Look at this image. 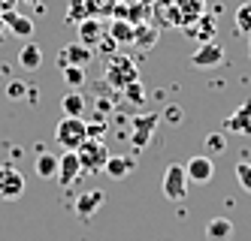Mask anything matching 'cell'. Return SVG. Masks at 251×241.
<instances>
[{
    "mask_svg": "<svg viewBox=\"0 0 251 241\" xmlns=\"http://www.w3.org/2000/svg\"><path fill=\"white\" fill-rule=\"evenodd\" d=\"M27 85L25 82H19V79H12V82H6V100H27Z\"/></svg>",
    "mask_w": 251,
    "mask_h": 241,
    "instance_id": "7402d4cb",
    "label": "cell"
},
{
    "mask_svg": "<svg viewBox=\"0 0 251 241\" xmlns=\"http://www.w3.org/2000/svg\"><path fill=\"white\" fill-rule=\"evenodd\" d=\"M112 36L118 43H127V40H133V27H127V24H112Z\"/></svg>",
    "mask_w": 251,
    "mask_h": 241,
    "instance_id": "d4e9b609",
    "label": "cell"
},
{
    "mask_svg": "<svg viewBox=\"0 0 251 241\" xmlns=\"http://www.w3.org/2000/svg\"><path fill=\"white\" fill-rule=\"evenodd\" d=\"M133 160L130 157H124V154H109V160H106V166H103V172L109 175V178H115V181H121V178H127L130 172H133Z\"/></svg>",
    "mask_w": 251,
    "mask_h": 241,
    "instance_id": "7c38bea8",
    "label": "cell"
},
{
    "mask_svg": "<svg viewBox=\"0 0 251 241\" xmlns=\"http://www.w3.org/2000/svg\"><path fill=\"white\" fill-rule=\"evenodd\" d=\"M82 175V163H79V154L76 151H64L58 157V181L64 184V187H70L76 178Z\"/></svg>",
    "mask_w": 251,
    "mask_h": 241,
    "instance_id": "30bf717a",
    "label": "cell"
},
{
    "mask_svg": "<svg viewBox=\"0 0 251 241\" xmlns=\"http://www.w3.org/2000/svg\"><path fill=\"white\" fill-rule=\"evenodd\" d=\"M6 24H9V33L25 36V40L33 33V22H30V18H25V15H6Z\"/></svg>",
    "mask_w": 251,
    "mask_h": 241,
    "instance_id": "d6986e66",
    "label": "cell"
},
{
    "mask_svg": "<svg viewBox=\"0 0 251 241\" xmlns=\"http://www.w3.org/2000/svg\"><path fill=\"white\" fill-rule=\"evenodd\" d=\"M248 58H251V36H248Z\"/></svg>",
    "mask_w": 251,
    "mask_h": 241,
    "instance_id": "f1b7e54d",
    "label": "cell"
},
{
    "mask_svg": "<svg viewBox=\"0 0 251 241\" xmlns=\"http://www.w3.org/2000/svg\"><path fill=\"white\" fill-rule=\"evenodd\" d=\"M139 76H136V66L127 61V58H112V64H109V82L115 85V88H127L130 82H136Z\"/></svg>",
    "mask_w": 251,
    "mask_h": 241,
    "instance_id": "8fae6325",
    "label": "cell"
},
{
    "mask_svg": "<svg viewBox=\"0 0 251 241\" xmlns=\"http://www.w3.org/2000/svg\"><path fill=\"white\" fill-rule=\"evenodd\" d=\"M233 22H236V30H239L242 36H251V0H248V3H242V6L236 9Z\"/></svg>",
    "mask_w": 251,
    "mask_h": 241,
    "instance_id": "ffe728a7",
    "label": "cell"
},
{
    "mask_svg": "<svg viewBox=\"0 0 251 241\" xmlns=\"http://www.w3.org/2000/svg\"><path fill=\"white\" fill-rule=\"evenodd\" d=\"M188 172H185V163H170L167 172H164V181H160V190L170 202H182L188 196Z\"/></svg>",
    "mask_w": 251,
    "mask_h": 241,
    "instance_id": "3957f363",
    "label": "cell"
},
{
    "mask_svg": "<svg viewBox=\"0 0 251 241\" xmlns=\"http://www.w3.org/2000/svg\"><path fill=\"white\" fill-rule=\"evenodd\" d=\"M124 94H127V100H133V103H146V88H142V82L136 79V82H130L127 88H124Z\"/></svg>",
    "mask_w": 251,
    "mask_h": 241,
    "instance_id": "cb8c5ba5",
    "label": "cell"
},
{
    "mask_svg": "<svg viewBox=\"0 0 251 241\" xmlns=\"http://www.w3.org/2000/svg\"><path fill=\"white\" fill-rule=\"evenodd\" d=\"M157 115H146V118H136L133 121V145L136 148H146V142H149V133L157 127Z\"/></svg>",
    "mask_w": 251,
    "mask_h": 241,
    "instance_id": "9a60e30c",
    "label": "cell"
},
{
    "mask_svg": "<svg viewBox=\"0 0 251 241\" xmlns=\"http://www.w3.org/2000/svg\"><path fill=\"white\" fill-rule=\"evenodd\" d=\"M164 118H167L170 124H182V118H185V112H182V109H178V106H170V109H167V112H164Z\"/></svg>",
    "mask_w": 251,
    "mask_h": 241,
    "instance_id": "4316f807",
    "label": "cell"
},
{
    "mask_svg": "<svg viewBox=\"0 0 251 241\" xmlns=\"http://www.w3.org/2000/svg\"><path fill=\"white\" fill-rule=\"evenodd\" d=\"M206 145H209V151H215V154H221L224 148H227L221 133H209V136H206Z\"/></svg>",
    "mask_w": 251,
    "mask_h": 241,
    "instance_id": "484cf974",
    "label": "cell"
},
{
    "mask_svg": "<svg viewBox=\"0 0 251 241\" xmlns=\"http://www.w3.org/2000/svg\"><path fill=\"white\" fill-rule=\"evenodd\" d=\"M15 3V0H0V6H12Z\"/></svg>",
    "mask_w": 251,
    "mask_h": 241,
    "instance_id": "83f0119b",
    "label": "cell"
},
{
    "mask_svg": "<svg viewBox=\"0 0 251 241\" xmlns=\"http://www.w3.org/2000/svg\"><path fill=\"white\" fill-rule=\"evenodd\" d=\"M233 238V220L230 217H212L206 223V241H230Z\"/></svg>",
    "mask_w": 251,
    "mask_h": 241,
    "instance_id": "4fadbf2b",
    "label": "cell"
},
{
    "mask_svg": "<svg viewBox=\"0 0 251 241\" xmlns=\"http://www.w3.org/2000/svg\"><path fill=\"white\" fill-rule=\"evenodd\" d=\"M61 109H64V115H70V118H82L85 115V97L79 94V90H70V94L61 100Z\"/></svg>",
    "mask_w": 251,
    "mask_h": 241,
    "instance_id": "e0dca14e",
    "label": "cell"
},
{
    "mask_svg": "<svg viewBox=\"0 0 251 241\" xmlns=\"http://www.w3.org/2000/svg\"><path fill=\"white\" fill-rule=\"evenodd\" d=\"M64 82L70 90H79L85 85V66H64Z\"/></svg>",
    "mask_w": 251,
    "mask_h": 241,
    "instance_id": "44dd1931",
    "label": "cell"
},
{
    "mask_svg": "<svg viewBox=\"0 0 251 241\" xmlns=\"http://www.w3.org/2000/svg\"><path fill=\"white\" fill-rule=\"evenodd\" d=\"M88 139V124L82 118H70L64 115L55 127V142L64 148V151H76V148Z\"/></svg>",
    "mask_w": 251,
    "mask_h": 241,
    "instance_id": "6da1fadb",
    "label": "cell"
},
{
    "mask_svg": "<svg viewBox=\"0 0 251 241\" xmlns=\"http://www.w3.org/2000/svg\"><path fill=\"white\" fill-rule=\"evenodd\" d=\"M236 181H239V187L245 193H251V163H236Z\"/></svg>",
    "mask_w": 251,
    "mask_h": 241,
    "instance_id": "603a6c76",
    "label": "cell"
},
{
    "mask_svg": "<svg viewBox=\"0 0 251 241\" xmlns=\"http://www.w3.org/2000/svg\"><path fill=\"white\" fill-rule=\"evenodd\" d=\"M79 163H82V172H103L106 160H109V148H106V142H100L97 136H88L79 148Z\"/></svg>",
    "mask_w": 251,
    "mask_h": 241,
    "instance_id": "7a4b0ae2",
    "label": "cell"
},
{
    "mask_svg": "<svg viewBox=\"0 0 251 241\" xmlns=\"http://www.w3.org/2000/svg\"><path fill=\"white\" fill-rule=\"evenodd\" d=\"M40 64H43V48H40L37 43H25V45L19 48V66L27 69V72H33Z\"/></svg>",
    "mask_w": 251,
    "mask_h": 241,
    "instance_id": "5bb4252c",
    "label": "cell"
},
{
    "mask_svg": "<svg viewBox=\"0 0 251 241\" xmlns=\"http://www.w3.org/2000/svg\"><path fill=\"white\" fill-rule=\"evenodd\" d=\"M185 172H188V181H194V184H209L215 178V163L203 154H197L185 163Z\"/></svg>",
    "mask_w": 251,
    "mask_h": 241,
    "instance_id": "52a82bcc",
    "label": "cell"
},
{
    "mask_svg": "<svg viewBox=\"0 0 251 241\" xmlns=\"http://www.w3.org/2000/svg\"><path fill=\"white\" fill-rule=\"evenodd\" d=\"M25 196V175L15 169L12 163L0 166V199L3 202H15Z\"/></svg>",
    "mask_w": 251,
    "mask_h": 241,
    "instance_id": "277c9868",
    "label": "cell"
},
{
    "mask_svg": "<svg viewBox=\"0 0 251 241\" xmlns=\"http://www.w3.org/2000/svg\"><path fill=\"white\" fill-rule=\"evenodd\" d=\"M191 64H194V66H203V69H215V66L224 64V48H221L218 43L209 40V43H203L200 48L191 54Z\"/></svg>",
    "mask_w": 251,
    "mask_h": 241,
    "instance_id": "5b68a950",
    "label": "cell"
},
{
    "mask_svg": "<svg viewBox=\"0 0 251 241\" xmlns=\"http://www.w3.org/2000/svg\"><path fill=\"white\" fill-rule=\"evenodd\" d=\"M33 169H37L40 178H58V154H40L37 163H33Z\"/></svg>",
    "mask_w": 251,
    "mask_h": 241,
    "instance_id": "ac0fdd59",
    "label": "cell"
},
{
    "mask_svg": "<svg viewBox=\"0 0 251 241\" xmlns=\"http://www.w3.org/2000/svg\"><path fill=\"white\" fill-rule=\"evenodd\" d=\"M227 133H236V136H251V100H245L236 112H230L224 121Z\"/></svg>",
    "mask_w": 251,
    "mask_h": 241,
    "instance_id": "ba28073f",
    "label": "cell"
},
{
    "mask_svg": "<svg viewBox=\"0 0 251 241\" xmlns=\"http://www.w3.org/2000/svg\"><path fill=\"white\" fill-rule=\"evenodd\" d=\"M91 58H94V48H88V45H82V43H70V45H64L61 54H58V66H61V69H64V66H85Z\"/></svg>",
    "mask_w": 251,
    "mask_h": 241,
    "instance_id": "8992f818",
    "label": "cell"
},
{
    "mask_svg": "<svg viewBox=\"0 0 251 241\" xmlns=\"http://www.w3.org/2000/svg\"><path fill=\"white\" fill-rule=\"evenodd\" d=\"M103 40V27H100V22H94V18H88V22H82L79 24V43L82 45H97Z\"/></svg>",
    "mask_w": 251,
    "mask_h": 241,
    "instance_id": "2e32d148",
    "label": "cell"
},
{
    "mask_svg": "<svg viewBox=\"0 0 251 241\" xmlns=\"http://www.w3.org/2000/svg\"><path fill=\"white\" fill-rule=\"evenodd\" d=\"M103 205H106V193L103 190H85L76 199V214H79V220H91Z\"/></svg>",
    "mask_w": 251,
    "mask_h": 241,
    "instance_id": "9c48e42d",
    "label": "cell"
}]
</instances>
